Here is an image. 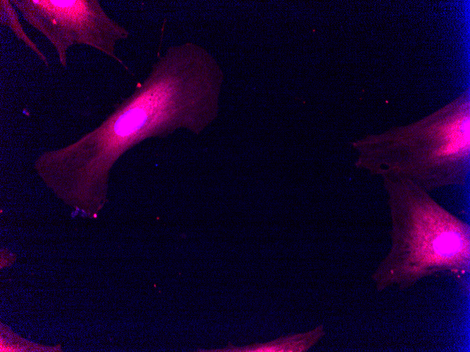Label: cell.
<instances>
[{
    "mask_svg": "<svg viewBox=\"0 0 470 352\" xmlns=\"http://www.w3.org/2000/svg\"><path fill=\"white\" fill-rule=\"evenodd\" d=\"M210 60L196 43L170 46L99 126L65 147L44 152L53 183L76 198L106 202L109 172L126 151L180 129L200 133L215 110Z\"/></svg>",
    "mask_w": 470,
    "mask_h": 352,
    "instance_id": "6da1fadb",
    "label": "cell"
},
{
    "mask_svg": "<svg viewBox=\"0 0 470 352\" xmlns=\"http://www.w3.org/2000/svg\"><path fill=\"white\" fill-rule=\"evenodd\" d=\"M388 193L391 248L371 278L378 291L407 289L429 276L460 279L469 272L467 223L407 181H383Z\"/></svg>",
    "mask_w": 470,
    "mask_h": 352,
    "instance_id": "7a4b0ae2",
    "label": "cell"
},
{
    "mask_svg": "<svg viewBox=\"0 0 470 352\" xmlns=\"http://www.w3.org/2000/svg\"><path fill=\"white\" fill-rule=\"evenodd\" d=\"M375 143L360 165L383 181H410L427 192L462 183L469 154V104L376 137Z\"/></svg>",
    "mask_w": 470,
    "mask_h": 352,
    "instance_id": "3957f363",
    "label": "cell"
},
{
    "mask_svg": "<svg viewBox=\"0 0 470 352\" xmlns=\"http://www.w3.org/2000/svg\"><path fill=\"white\" fill-rule=\"evenodd\" d=\"M31 26L56 48L61 65L67 67V52L84 44L106 54L127 69L115 53L118 41L129 36L97 0H11Z\"/></svg>",
    "mask_w": 470,
    "mask_h": 352,
    "instance_id": "277c9868",
    "label": "cell"
},
{
    "mask_svg": "<svg viewBox=\"0 0 470 352\" xmlns=\"http://www.w3.org/2000/svg\"><path fill=\"white\" fill-rule=\"evenodd\" d=\"M323 325L304 332L279 337L267 343H255L243 347L235 346L231 342L226 348L220 349H198L200 352H305L314 346L324 334Z\"/></svg>",
    "mask_w": 470,
    "mask_h": 352,
    "instance_id": "5b68a950",
    "label": "cell"
},
{
    "mask_svg": "<svg viewBox=\"0 0 470 352\" xmlns=\"http://www.w3.org/2000/svg\"><path fill=\"white\" fill-rule=\"evenodd\" d=\"M13 5L8 0L0 1V22L1 25L8 27L15 35L20 40H22L39 58L45 64L46 67L49 66V61L45 55L39 50L38 46L32 41L24 31L21 23L19 21L15 9Z\"/></svg>",
    "mask_w": 470,
    "mask_h": 352,
    "instance_id": "8992f818",
    "label": "cell"
}]
</instances>
